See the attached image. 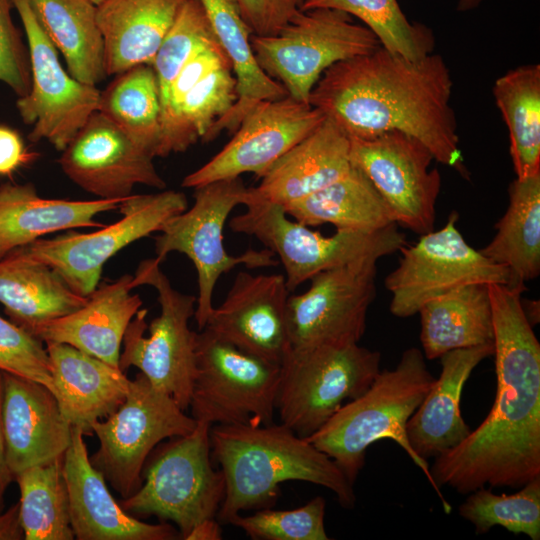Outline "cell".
<instances>
[{"label": "cell", "instance_id": "obj_35", "mask_svg": "<svg viewBox=\"0 0 540 540\" xmlns=\"http://www.w3.org/2000/svg\"><path fill=\"white\" fill-rule=\"evenodd\" d=\"M31 7L67 64L71 76L96 86L103 81L105 45L90 0H29Z\"/></svg>", "mask_w": 540, "mask_h": 540}, {"label": "cell", "instance_id": "obj_39", "mask_svg": "<svg viewBox=\"0 0 540 540\" xmlns=\"http://www.w3.org/2000/svg\"><path fill=\"white\" fill-rule=\"evenodd\" d=\"M329 8L358 18L386 50L410 60L431 53L434 38L429 28L410 22L397 0H305L301 10Z\"/></svg>", "mask_w": 540, "mask_h": 540}, {"label": "cell", "instance_id": "obj_29", "mask_svg": "<svg viewBox=\"0 0 540 540\" xmlns=\"http://www.w3.org/2000/svg\"><path fill=\"white\" fill-rule=\"evenodd\" d=\"M187 1L105 0L97 6L107 76H116L140 64L152 65Z\"/></svg>", "mask_w": 540, "mask_h": 540}, {"label": "cell", "instance_id": "obj_50", "mask_svg": "<svg viewBox=\"0 0 540 540\" xmlns=\"http://www.w3.org/2000/svg\"><path fill=\"white\" fill-rule=\"evenodd\" d=\"M521 303L525 317L529 324L533 327L539 322V303L538 301H529L528 304H524L521 301Z\"/></svg>", "mask_w": 540, "mask_h": 540}, {"label": "cell", "instance_id": "obj_37", "mask_svg": "<svg viewBox=\"0 0 540 540\" xmlns=\"http://www.w3.org/2000/svg\"><path fill=\"white\" fill-rule=\"evenodd\" d=\"M97 111L118 126L139 148L157 157L161 138V103L155 71L136 65L100 92Z\"/></svg>", "mask_w": 540, "mask_h": 540}, {"label": "cell", "instance_id": "obj_13", "mask_svg": "<svg viewBox=\"0 0 540 540\" xmlns=\"http://www.w3.org/2000/svg\"><path fill=\"white\" fill-rule=\"evenodd\" d=\"M123 217L84 234L41 238L17 249L54 269L77 294L87 297L98 286L106 262L131 243L160 231L165 223L187 209L183 192L161 190L131 195L119 205Z\"/></svg>", "mask_w": 540, "mask_h": 540}, {"label": "cell", "instance_id": "obj_31", "mask_svg": "<svg viewBox=\"0 0 540 540\" xmlns=\"http://www.w3.org/2000/svg\"><path fill=\"white\" fill-rule=\"evenodd\" d=\"M86 301L50 266L17 250L0 260V303L9 320L29 333Z\"/></svg>", "mask_w": 540, "mask_h": 540}, {"label": "cell", "instance_id": "obj_8", "mask_svg": "<svg viewBox=\"0 0 540 540\" xmlns=\"http://www.w3.org/2000/svg\"><path fill=\"white\" fill-rule=\"evenodd\" d=\"M156 258L143 260L133 275L134 287L149 285L157 291L160 314L150 324L140 309L122 340L119 368L134 366L157 389L170 395L184 411L189 408L195 376L196 332L189 327L196 296L176 290Z\"/></svg>", "mask_w": 540, "mask_h": 540}, {"label": "cell", "instance_id": "obj_11", "mask_svg": "<svg viewBox=\"0 0 540 540\" xmlns=\"http://www.w3.org/2000/svg\"><path fill=\"white\" fill-rule=\"evenodd\" d=\"M280 364L245 352L204 327L196 332L189 403L197 422L274 423Z\"/></svg>", "mask_w": 540, "mask_h": 540}, {"label": "cell", "instance_id": "obj_17", "mask_svg": "<svg viewBox=\"0 0 540 540\" xmlns=\"http://www.w3.org/2000/svg\"><path fill=\"white\" fill-rule=\"evenodd\" d=\"M376 259L322 271L303 293L289 295L286 326L291 349L359 343L376 296Z\"/></svg>", "mask_w": 540, "mask_h": 540}, {"label": "cell", "instance_id": "obj_44", "mask_svg": "<svg viewBox=\"0 0 540 540\" xmlns=\"http://www.w3.org/2000/svg\"><path fill=\"white\" fill-rule=\"evenodd\" d=\"M12 7L11 0H0V82L23 97L31 86L29 52L12 20Z\"/></svg>", "mask_w": 540, "mask_h": 540}, {"label": "cell", "instance_id": "obj_9", "mask_svg": "<svg viewBox=\"0 0 540 540\" xmlns=\"http://www.w3.org/2000/svg\"><path fill=\"white\" fill-rule=\"evenodd\" d=\"M194 203L169 219L155 238L156 259L162 263L171 252L186 255L197 273L198 294L194 318L203 329L213 310V294L224 273L239 265L249 269L276 266L279 262L268 249H248L239 256L224 247V227L232 210L244 205L250 188L241 176L217 180L194 188Z\"/></svg>", "mask_w": 540, "mask_h": 540}, {"label": "cell", "instance_id": "obj_16", "mask_svg": "<svg viewBox=\"0 0 540 540\" xmlns=\"http://www.w3.org/2000/svg\"><path fill=\"white\" fill-rule=\"evenodd\" d=\"M349 140L352 165L375 186L395 223L419 235L434 230L441 175L431 168L430 150L400 131Z\"/></svg>", "mask_w": 540, "mask_h": 540}, {"label": "cell", "instance_id": "obj_47", "mask_svg": "<svg viewBox=\"0 0 540 540\" xmlns=\"http://www.w3.org/2000/svg\"><path fill=\"white\" fill-rule=\"evenodd\" d=\"M3 393H4V384H3V371L0 370V511L3 509L5 493L12 481H14V476L10 472L7 462H6V447H5V436L3 428Z\"/></svg>", "mask_w": 540, "mask_h": 540}, {"label": "cell", "instance_id": "obj_10", "mask_svg": "<svg viewBox=\"0 0 540 540\" xmlns=\"http://www.w3.org/2000/svg\"><path fill=\"white\" fill-rule=\"evenodd\" d=\"M262 70L291 98L308 103L322 74L332 65L368 54L381 44L349 14L329 8L298 9L272 36H251Z\"/></svg>", "mask_w": 540, "mask_h": 540}, {"label": "cell", "instance_id": "obj_7", "mask_svg": "<svg viewBox=\"0 0 540 540\" xmlns=\"http://www.w3.org/2000/svg\"><path fill=\"white\" fill-rule=\"evenodd\" d=\"M381 355L359 343L289 349L280 364L275 410L302 438L317 432L380 372Z\"/></svg>", "mask_w": 540, "mask_h": 540}, {"label": "cell", "instance_id": "obj_48", "mask_svg": "<svg viewBox=\"0 0 540 540\" xmlns=\"http://www.w3.org/2000/svg\"><path fill=\"white\" fill-rule=\"evenodd\" d=\"M24 532L19 519V503L0 511V540H21Z\"/></svg>", "mask_w": 540, "mask_h": 540}, {"label": "cell", "instance_id": "obj_18", "mask_svg": "<svg viewBox=\"0 0 540 540\" xmlns=\"http://www.w3.org/2000/svg\"><path fill=\"white\" fill-rule=\"evenodd\" d=\"M236 99V79L230 60L215 37L188 58L160 98L157 157L184 152L203 141Z\"/></svg>", "mask_w": 540, "mask_h": 540}, {"label": "cell", "instance_id": "obj_1", "mask_svg": "<svg viewBox=\"0 0 540 540\" xmlns=\"http://www.w3.org/2000/svg\"><path fill=\"white\" fill-rule=\"evenodd\" d=\"M497 378L493 406L479 426L430 468L440 489L520 488L540 477V344L521 303L526 288L488 284Z\"/></svg>", "mask_w": 540, "mask_h": 540}, {"label": "cell", "instance_id": "obj_20", "mask_svg": "<svg viewBox=\"0 0 540 540\" xmlns=\"http://www.w3.org/2000/svg\"><path fill=\"white\" fill-rule=\"evenodd\" d=\"M61 152L59 164L65 175L97 199L123 200L136 185L166 187L154 158L99 111Z\"/></svg>", "mask_w": 540, "mask_h": 540}, {"label": "cell", "instance_id": "obj_2", "mask_svg": "<svg viewBox=\"0 0 540 540\" xmlns=\"http://www.w3.org/2000/svg\"><path fill=\"white\" fill-rule=\"evenodd\" d=\"M453 81L439 54L410 60L382 46L329 67L308 103L349 137L400 131L421 141L434 160L467 178L457 121L450 104Z\"/></svg>", "mask_w": 540, "mask_h": 540}, {"label": "cell", "instance_id": "obj_46", "mask_svg": "<svg viewBox=\"0 0 540 540\" xmlns=\"http://www.w3.org/2000/svg\"><path fill=\"white\" fill-rule=\"evenodd\" d=\"M37 154L29 152L20 135L13 129L0 125V176H11L29 164Z\"/></svg>", "mask_w": 540, "mask_h": 540}, {"label": "cell", "instance_id": "obj_30", "mask_svg": "<svg viewBox=\"0 0 540 540\" xmlns=\"http://www.w3.org/2000/svg\"><path fill=\"white\" fill-rule=\"evenodd\" d=\"M216 37L230 60L236 79L237 99L217 121L203 142L215 139L223 130L234 133L243 117L259 102L287 96L284 87L269 77L258 64L251 44L252 32L232 0H201Z\"/></svg>", "mask_w": 540, "mask_h": 540}, {"label": "cell", "instance_id": "obj_12", "mask_svg": "<svg viewBox=\"0 0 540 540\" xmlns=\"http://www.w3.org/2000/svg\"><path fill=\"white\" fill-rule=\"evenodd\" d=\"M197 421L143 373L130 380L124 403L91 430L99 441L91 464L122 498L142 484V470L151 452L164 440L191 433Z\"/></svg>", "mask_w": 540, "mask_h": 540}, {"label": "cell", "instance_id": "obj_32", "mask_svg": "<svg viewBox=\"0 0 540 540\" xmlns=\"http://www.w3.org/2000/svg\"><path fill=\"white\" fill-rule=\"evenodd\" d=\"M418 313L420 340L428 360L440 358L451 350L494 343L488 284L455 288L426 302Z\"/></svg>", "mask_w": 540, "mask_h": 540}, {"label": "cell", "instance_id": "obj_22", "mask_svg": "<svg viewBox=\"0 0 540 540\" xmlns=\"http://www.w3.org/2000/svg\"><path fill=\"white\" fill-rule=\"evenodd\" d=\"M85 434L72 427L63 457L70 523L78 540H174L178 529L161 522L150 524L127 513L108 490L104 476L91 464Z\"/></svg>", "mask_w": 540, "mask_h": 540}, {"label": "cell", "instance_id": "obj_36", "mask_svg": "<svg viewBox=\"0 0 540 540\" xmlns=\"http://www.w3.org/2000/svg\"><path fill=\"white\" fill-rule=\"evenodd\" d=\"M495 102L507 125L516 178L540 173V65L509 70L493 86Z\"/></svg>", "mask_w": 540, "mask_h": 540}, {"label": "cell", "instance_id": "obj_5", "mask_svg": "<svg viewBox=\"0 0 540 540\" xmlns=\"http://www.w3.org/2000/svg\"><path fill=\"white\" fill-rule=\"evenodd\" d=\"M246 210L229 221L231 230L255 237L278 257L290 292L316 274L365 259H380L406 245L405 234L393 224L374 232L336 230L324 236L287 217L281 205L250 187Z\"/></svg>", "mask_w": 540, "mask_h": 540}, {"label": "cell", "instance_id": "obj_3", "mask_svg": "<svg viewBox=\"0 0 540 540\" xmlns=\"http://www.w3.org/2000/svg\"><path fill=\"white\" fill-rule=\"evenodd\" d=\"M211 456L220 464L225 495L217 513L230 523L242 510L268 508L285 481H305L331 490L347 509L355 505L353 484L325 453L284 424H215Z\"/></svg>", "mask_w": 540, "mask_h": 540}, {"label": "cell", "instance_id": "obj_43", "mask_svg": "<svg viewBox=\"0 0 540 540\" xmlns=\"http://www.w3.org/2000/svg\"><path fill=\"white\" fill-rule=\"evenodd\" d=\"M0 370L47 386L56 396L44 342L0 316Z\"/></svg>", "mask_w": 540, "mask_h": 540}, {"label": "cell", "instance_id": "obj_40", "mask_svg": "<svg viewBox=\"0 0 540 540\" xmlns=\"http://www.w3.org/2000/svg\"><path fill=\"white\" fill-rule=\"evenodd\" d=\"M513 494H495L478 488L459 507V514L472 523L477 534L502 526L531 540L540 539V477L520 487Z\"/></svg>", "mask_w": 540, "mask_h": 540}, {"label": "cell", "instance_id": "obj_24", "mask_svg": "<svg viewBox=\"0 0 540 540\" xmlns=\"http://www.w3.org/2000/svg\"><path fill=\"white\" fill-rule=\"evenodd\" d=\"M134 288L129 274L98 284L79 309L38 324L30 334L44 343L68 344L119 368L124 333L143 304Z\"/></svg>", "mask_w": 540, "mask_h": 540}, {"label": "cell", "instance_id": "obj_28", "mask_svg": "<svg viewBox=\"0 0 540 540\" xmlns=\"http://www.w3.org/2000/svg\"><path fill=\"white\" fill-rule=\"evenodd\" d=\"M123 200L49 199L41 197L31 183H3L0 185V260L48 234L100 228L104 225L95 217L119 208Z\"/></svg>", "mask_w": 540, "mask_h": 540}, {"label": "cell", "instance_id": "obj_4", "mask_svg": "<svg viewBox=\"0 0 540 540\" xmlns=\"http://www.w3.org/2000/svg\"><path fill=\"white\" fill-rule=\"evenodd\" d=\"M425 359L420 349H406L394 369L380 371L362 395L342 405L306 439L329 456L352 484L365 464L368 447L383 439L395 441L423 471L444 511L450 513L451 506L434 483L428 462L413 452L406 435L408 420L436 379Z\"/></svg>", "mask_w": 540, "mask_h": 540}, {"label": "cell", "instance_id": "obj_19", "mask_svg": "<svg viewBox=\"0 0 540 540\" xmlns=\"http://www.w3.org/2000/svg\"><path fill=\"white\" fill-rule=\"evenodd\" d=\"M324 119L320 110L288 95L261 101L243 117L231 140L204 165L186 175L181 186L194 189L244 173L261 178Z\"/></svg>", "mask_w": 540, "mask_h": 540}, {"label": "cell", "instance_id": "obj_34", "mask_svg": "<svg viewBox=\"0 0 540 540\" xmlns=\"http://www.w3.org/2000/svg\"><path fill=\"white\" fill-rule=\"evenodd\" d=\"M509 204L495 225L496 233L480 252L508 269V285L526 288L540 273V173L516 178Z\"/></svg>", "mask_w": 540, "mask_h": 540}, {"label": "cell", "instance_id": "obj_21", "mask_svg": "<svg viewBox=\"0 0 540 540\" xmlns=\"http://www.w3.org/2000/svg\"><path fill=\"white\" fill-rule=\"evenodd\" d=\"M289 293L282 274L240 271L205 327L245 352L281 364L290 349L286 326Z\"/></svg>", "mask_w": 540, "mask_h": 540}, {"label": "cell", "instance_id": "obj_23", "mask_svg": "<svg viewBox=\"0 0 540 540\" xmlns=\"http://www.w3.org/2000/svg\"><path fill=\"white\" fill-rule=\"evenodd\" d=\"M6 462L15 476L26 468L63 457L72 426L54 393L35 380L3 371Z\"/></svg>", "mask_w": 540, "mask_h": 540}, {"label": "cell", "instance_id": "obj_45", "mask_svg": "<svg viewBox=\"0 0 540 540\" xmlns=\"http://www.w3.org/2000/svg\"><path fill=\"white\" fill-rule=\"evenodd\" d=\"M241 17L256 36H272L299 9L296 0H232Z\"/></svg>", "mask_w": 540, "mask_h": 540}, {"label": "cell", "instance_id": "obj_6", "mask_svg": "<svg viewBox=\"0 0 540 540\" xmlns=\"http://www.w3.org/2000/svg\"><path fill=\"white\" fill-rule=\"evenodd\" d=\"M211 425L197 422L184 436L169 438L147 458L140 488L120 501L136 517L175 523L185 539L199 522L215 518L225 495V479L212 465Z\"/></svg>", "mask_w": 540, "mask_h": 540}, {"label": "cell", "instance_id": "obj_15", "mask_svg": "<svg viewBox=\"0 0 540 540\" xmlns=\"http://www.w3.org/2000/svg\"><path fill=\"white\" fill-rule=\"evenodd\" d=\"M28 41L31 86L18 97L17 110L27 125L28 139L46 140L58 151L65 147L97 111L100 90L68 74L58 59L57 49L38 21L29 0H11Z\"/></svg>", "mask_w": 540, "mask_h": 540}, {"label": "cell", "instance_id": "obj_27", "mask_svg": "<svg viewBox=\"0 0 540 540\" xmlns=\"http://www.w3.org/2000/svg\"><path fill=\"white\" fill-rule=\"evenodd\" d=\"M351 167L348 135L325 117L267 170L255 189L266 200L285 207L335 182Z\"/></svg>", "mask_w": 540, "mask_h": 540}, {"label": "cell", "instance_id": "obj_51", "mask_svg": "<svg viewBox=\"0 0 540 540\" xmlns=\"http://www.w3.org/2000/svg\"><path fill=\"white\" fill-rule=\"evenodd\" d=\"M481 0H458L457 11L466 12L476 8L480 4Z\"/></svg>", "mask_w": 540, "mask_h": 540}, {"label": "cell", "instance_id": "obj_53", "mask_svg": "<svg viewBox=\"0 0 540 540\" xmlns=\"http://www.w3.org/2000/svg\"><path fill=\"white\" fill-rule=\"evenodd\" d=\"M305 0H296L297 4H298V7H300V5L304 2Z\"/></svg>", "mask_w": 540, "mask_h": 540}, {"label": "cell", "instance_id": "obj_38", "mask_svg": "<svg viewBox=\"0 0 540 540\" xmlns=\"http://www.w3.org/2000/svg\"><path fill=\"white\" fill-rule=\"evenodd\" d=\"M64 457V456H63ZM63 457L18 473L19 519L26 540H72Z\"/></svg>", "mask_w": 540, "mask_h": 540}, {"label": "cell", "instance_id": "obj_33", "mask_svg": "<svg viewBox=\"0 0 540 540\" xmlns=\"http://www.w3.org/2000/svg\"><path fill=\"white\" fill-rule=\"evenodd\" d=\"M283 209L309 227L331 224L336 230L374 232L396 224L375 186L353 165L335 182Z\"/></svg>", "mask_w": 540, "mask_h": 540}, {"label": "cell", "instance_id": "obj_25", "mask_svg": "<svg viewBox=\"0 0 540 540\" xmlns=\"http://www.w3.org/2000/svg\"><path fill=\"white\" fill-rule=\"evenodd\" d=\"M493 354L494 343L451 350L440 357V376L406 427L409 445L420 459L436 458L469 435L460 412L462 390L475 367Z\"/></svg>", "mask_w": 540, "mask_h": 540}, {"label": "cell", "instance_id": "obj_41", "mask_svg": "<svg viewBox=\"0 0 540 540\" xmlns=\"http://www.w3.org/2000/svg\"><path fill=\"white\" fill-rule=\"evenodd\" d=\"M216 37L201 0H188L159 47L152 67L160 98L188 58L206 41Z\"/></svg>", "mask_w": 540, "mask_h": 540}, {"label": "cell", "instance_id": "obj_26", "mask_svg": "<svg viewBox=\"0 0 540 540\" xmlns=\"http://www.w3.org/2000/svg\"><path fill=\"white\" fill-rule=\"evenodd\" d=\"M44 344L62 415L72 427L92 435V424L108 418L124 403L130 379L120 368L68 344Z\"/></svg>", "mask_w": 540, "mask_h": 540}, {"label": "cell", "instance_id": "obj_42", "mask_svg": "<svg viewBox=\"0 0 540 540\" xmlns=\"http://www.w3.org/2000/svg\"><path fill=\"white\" fill-rule=\"evenodd\" d=\"M326 502L316 496L292 510L262 509L249 516L236 515L230 524L255 540H328L324 525Z\"/></svg>", "mask_w": 540, "mask_h": 540}, {"label": "cell", "instance_id": "obj_14", "mask_svg": "<svg viewBox=\"0 0 540 540\" xmlns=\"http://www.w3.org/2000/svg\"><path fill=\"white\" fill-rule=\"evenodd\" d=\"M457 221V212H452L441 229L422 234L416 243L400 249L399 264L384 282L394 316H413L426 302L464 285L509 283L508 269L469 245Z\"/></svg>", "mask_w": 540, "mask_h": 540}, {"label": "cell", "instance_id": "obj_49", "mask_svg": "<svg viewBox=\"0 0 540 540\" xmlns=\"http://www.w3.org/2000/svg\"><path fill=\"white\" fill-rule=\"evenodd\" d=\"M222 531L215 518L205 519L196 524L185 540H221Z\"/></svg>", "mask_w": 540, "mask_h": 540}, {"label": "cell", "instance_id": "obj_52", "mask_svg": "<svg viewBox=\"0 0 540 540\" xmlns=\"http://www.w3.org/2000/svg\"><path fill=\"white\" fill-rule=\"evenodd\" d=\"M94 5L99 6L102 4L105 0H90Z\"/></svg>", "mask_w": 540, "mask_h": 540}]
</instances>
